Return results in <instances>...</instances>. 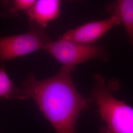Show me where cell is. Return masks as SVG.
Wrapping results in <instances>:
<instances>
[{"label":"cell","mask_w":133,"mask_h":133,"mask_svg":"<svg viewBox=\"0 0 133 133\" xmlns=\"http://www.w3.org/2000/svg\"><path fill=\"white\" fill-rule=\"evenodd\" d=\"M75 68L63 66L54 76L38 79L31 74L23 82L25 100L32 99L56 133H75L77 118L89 100L77 90L72 79Z\"/></svg>","instance_id":"6da1fadb"},{"label":"cell","mask_w":133,"mask_h":133,"mask_svg":"<svg viewBox=\"0 0 133 133\" xmlns=\"http://www.w3.org/2000/svg\"><path fill=\"white\" fill-rule=\"evenodd\" d=\"M95 78L92 96L106 125L100 130V133H133V108L113 95L115 82L107 84L99 75Z\"/></svg>","instance_id":"7a4b0ae2"},{"label":"cell","mask_w":133,"mask_h":133,"mask_svg":"<svg viewBox=\"0 0 133 133\" xmlns=\"http://www.w3.org/2000/svg\"><path fill=\"white\" fill-rule=\"evenodd\" d=\"M50 41L44 29L31 23L30 30L26 33L0 36V60L9 61L38 50H44Z\"/></svg>","instance_id":"3957f363"},{"label":"cell","mask_w":133,"mask_h":133,"mask_svg":"<svg viewBox=\"0 0 133 133\" xmlns=\"http://www.w3.org/2000/svg\"><path fill=\"white\" fill-rule=\"evenodd\" d=\"M44 50L60 62L62 66L71 68L92 58H104L105 55L104 49L99 46L62 38L50 41Z\"/></svg>","instance_id":"277c9868"},{"label":"cell","mask_w":133,"mask_h":133,"mask_svg":"<svg viewBox=\"0 0 133 133\" xmlns=\"http://www.w3.org/2000/svg\"><path fill=\"white\" fill-rule=\"evenodd\" d=\"M120 24L117 16L112 14L109 18L87 23L69 30L61 38L76 43L92 44L109 30Z\"/></svg>","instance_id":"5b68a950"},{"label":"cell","mask_w":133,"mask_h":133,"mask_svg":"<svg viewBox=\"0 0 133 133\" xmlns=\"http://www.w3.org/2000/svg\"><path fill=\"white\" fill-rule=\"evenodd\" d=\"M60 6L61 2L58 0L36 1L26 14L31 23L44 29L59 16Z\"/></svg>","instance_id":"8992f818"},{"label":"cell","mask_w":133,"mask_h":133,"mask_svg":"<svg viewBox=\"0 0 133 133\" xmlns=\"http://www.w3.org/2000/svg\"><path fill=\"white\" fill-rule=\"evenodd\" d=\"M111 10L117 16L120 23L123 25L130 42L133 44V0H119L111 6Z\"/></svg>","instance_id":"52a82bcc"},{"label":"cell","mask_w":133,"mask_h":133,"mask_svg":"<svg viewBox=\"0 0 133 133\" xmlns=\"http://www.w3.org/2000/svg\"><path fill=\"white\" fill-rule=\"evenodd\" d=\"M2 99L25 100L22 89L14 86L3 65L0 67V100Z\"/></svg>","instance_id":"ba28073f"},{"label":"cell","mask_w":133,"mask_h":133,"mask_svg":"<svg viewBox=\"0 0 133 133\" xmlns=\"http://www.w3.org/2000/svg\"><path fill=\"white\" fill-rule=\"evenodd\" d=\"M34 0H14L5 2L8 9L5 10L6 15L15 17L21 12H27L33 5Z\"/></svg>","instance_id":"9c48e42d"}]
</instances>
